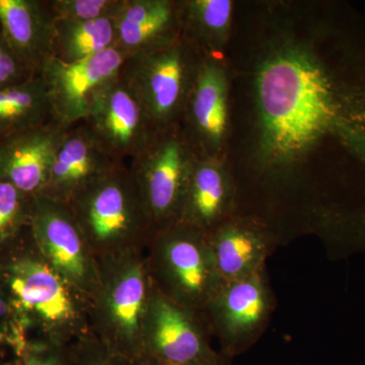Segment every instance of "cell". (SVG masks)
I'll return each instance as SVG.
<instances>
[{
	"label": "cell",
	"instance_id": "1",
	"mask_svg": "<svg viewBox=\"0 0 365 365\" xmlns=\"http://www.w3.org/2000/svg\"><path fill=\"white\" fill-rule=\"evenodd\" d=\"M261 146L268 163L299 162L339 129L342 103L325 67L309 49L285 45L256 76Z\"/></svg>",
	"mask_w": 365,
	"mask_h": 365
},
{
	"label": "cell",
	"instance_id": "2",
	"mask_svg": "<svg viewBox=\"0 0 365 365\" xmlns=\"http://www.w3.org/2000/svg\"><path fill=\"white\" fill-rule=\"evenodd\" d=\"M0 285L28 341L67 346L91 333V299L52 267L30 227L0 247Z\"/></svg>",
	"mask_w": 365,
	"mask_h": 365
},
{
	"label": "cell",
	"instance_id": "3",
	"mask_svg": "<svg viewBox=\"0 0 365 365\" xmlns=\"http://www.w3.org/2000/svg\"><path fill=\"white\" fill-rule=\"evenodd\" d=\"M97 259L146 251L155 235L126 163L88 185L68 203Z\"/></svg>",
	"mask_w": 365,
	"mask_h": 365
},
{
	"label": "cell",
	"instance_id": "4",
	"mask_svg": "<svg viewBox=\"0 0 365 365\" xmlns=\"http://www.w3.org/2000/svg\"><path fill=\"white\" fill-rule=\"evenodd\" d=\"M98 284L91 299V333L133 360L143 353V330L155 292L145 251L98 259Z\"/></svg>",
	"mask_w": 365,
	"mask_h": 365
},
{
	"label": "cell",
	"instance_id": "5",
	"mask_svg": "<svg viewBox=\"0 0 365 365\" xmlns=\"http://www.w3.org/2000/svg\"><path fill=\"white\" fill-rule=\"evenodd\" d=\"M145 256L155 289L203 318L223 283L207 234L186 223H175L153 235Z\"/></svg>",
	"mask_w": 365,
	"mask_h": 365
},
{
	"label": "cell",
	"instance_id": "6",
	"mask_svg": "<svg viewBox=\"0 0 365 365\" xmlns=\"http://www.w3.org/2000/svg\"><path fill=\"white\" fill-rule=\"evenodd\" d=\"M202 58L181 36L125 59L120 74L158 130L179 125Z\"/></svg>",
	"mask_w": 365,
	"mask_h": 365
},
{
	"label": "cell",
	"instance_id": "7",
	"mask_svg": "<svg viewBox=\"0 0 365 365\" xmlns=\"http://www.w3.org/2000/svg\"><path fill=\"white\" fill-rule=\"evenodd\" d=\"M195 157L178 125L158 130L129 163L155 235L179 222Z\"/></svg>",
	"mask_w": 365,
	"mask_h": 365
},
{
	"label": "cell",
	"instance_id": "8",
	"mask_svg": "<svg viewBox=\"0 0 365 365\" xmlns=\"http://www.w3.org/2000/svg\"><path fill=\"white\" fill-rule=\"evenodd\" d=\"M276 302L267 270L223 282L204 312L211 336L228 357L248 351L265 332Z\"/></svg>",
	"mask_w": 365,
	"mask_h": 365
},
{
	"label": "cell",
	"instance_id": "9",
	"mask_svg": "<svg viewBox=\"0 0 365 365\" xmlns=\"http://www.w3.org/2000/svg\"><path fill=\"white\" fill-rule=\"evenodd\" d=\"M31 234L46 260L91 299L98 284V262L68 204L33 197Z\"/></svg>",
	"mask_w": 365,
	"mask_h": 365
},
{
	"label": "cell",
	"instance_id": "10",
	"mask_svg": "<svg viewBox=\"0 0 365 365\" xmlns=\"http://www.w3.org/2000/svg\"><path fill=\"white\" fill-rule=\"evenodd\" d=\"M83 122L109 157L126 165L158 131L120 73L98 91Z\"/></svg>",
	"mask_w": 365,
	"mask_h": 365
},
{
	"label": "cell",
	"instance_id": "11",
	"mask_svg": "<svg viewBox=\"0 0 365 365\" xmlns=\"http://www.w3.org/2000/svg\"><path fill=\"white\" fill-rule=\"evenodd\" d=\"M126 55L117 48L83 61L46 59L39 74L51 106L55 121L64 127L83 121L93 98L101 88L116 78Z\"/></svg>",
	"mask_w": 365,
	"mask_h": 365
},
{
	"label": "cell",
	"instance_id": "12",
	"mask_svg": "<svg viewBox=\"0 0 365 365\" xmlns=\"http://www.w3.org/2000/svg\"><path fill=\"white\" fill-rule=\"evenodd\" d=\"M210 336L203 318L178 306L155 289L144 319V354L168 365H189L215 352Z\"/></svg>",
	"mask_w": 365,
	"mask_h": 365
},
{
	"label": "cell",
	"instance_id": "13",
	"mask_svg": "<svg viewBox=\"0 0 365 365\" xmlns=\"http://www.w3.org/2000/svg\"><path fill=\"white\" fill-rule=\"evenodd\" d=\"M227 125V76L220 64L203 57L180 121L196 157L212 158Z\"/></svg>",
	"mask_w": 365,
	"mask_h": 365
},
{
	"label": "cell",
	"instance_id": "14",
	"mask_svg": "<svg viewBox=\"0 0 365 365\" xmlns=\"http://www.w3.org/2000/svg\"><path fill=\"white\" fill-rule=\"evenodd\" d=\"M67 128L53 121L0 139V181L11 182L29 197L44 193Z\"/></svg>",
	"mask_w": 365,
	"mask_h": 365
},
{
	"label": "cell",
	"instance_id": "15",
	"mask_svg": "<svg viewBox=\"0 0 365 365\" xmlns=\"http://www.w3.org/2000/svg\"><path fill=\"white\" fill-rule=\"evenodd\" d=\"M91 135L83 121L66 129L54 160L44 195L68 204L88 185L117 165Z\"/></svg>",
	"mask_w": 365,
	"mask_h": 365
},
{
	"label": "cell",
	"instance_id": "16",
	"mask_svg": "<svg viewBox=\"0 0 365 365\" xmlns=\"http://www.w3.org/2000/svg\"><path fill=\"white\" fill-rule=\"evenodd\" d=\"M208 241L223 282L241 279L266 268L276 240L253 220L228 218L209 232Z\"/></svg>",
	"mask_w": 365,
	"mask_h": 365
},
{
	"label": "cell",
	"instance_id": "17",
	"mask_svg": "<svg viewBox=\"0 0 365 365\" xmlns=\"http://www.w3.org/2000/svg\"><path fill=\"white\" fill-rule=\"evenodd\" d=\"M2 37L34 76L52 54L54 20L48 0H0Z\"/></svg>",
	"mask_w": 365,
	"mask_h": 365
},
{
	"label": "cell",
	"instance_id": "18",
	"mask_svg": "<svg viewBox=\"0 0 365 365\" xmlns=\"http://www.w3.org/2000/svg\"><path fill=\"white\" fill-rule=\"evenodd\" d=\"M234 191L227 172L215 158L195 157L179 222L209 234L232 217Z\"/></svg>",
	"mask_w": 365,
	"mask_h": 365
},
{
	"label": "cell",
	"instance_id": "19",
	"mask_svg": "<svg viewBox=\"0 0 365 365\" xmlns=\"http://www.w3.org/2000/svg\"><path fill=\"white\" fill-rule=\"evenodd\" d=\"M55 121L39 76L0 90V139Z\"/></svg>",
	"mask_w": 365,
	"mask_h": 365
},
{
	"label": "cell",
	"instance_id": "20",
	"mask_svg": "<svg viewBox=\"0 0 365 365\" xmlns=\"http://www.w3.org/2000/svg\"><path fill=\"white\" fill-rule=\"evenodd\" d=\"M116 46L114 19L54 21L51 56L60 61H83Z\"/></svg>",
	"mask_w": 365,
	"mask_h": 365
},
{
	"label": "cell",
	"instance_id": "21",
	"mask_svg": "<svg viewBox=\"0 0 365 365\" xmlns=\"http://www.w3.org/2000/svg\"><path fill=\"white\" fill-rule=\"evenodd\" d=\"M33 197L11 182L0 181V247L20 237L30 227Z\"/></svg>",
	"mask_w": 365,
	"mask_h": 365
},
{
	"label": "cell",
	"instance_id": "22",
	"mask_svg": "<svg viewBox=\"0 0 365 365\" xmlns=\"http://www.w3.org/2000/svg\"><path fill=\"white\" fill-rule=\"evenodd\" d=\"M122 0H48L54 21H91L115 19Z\"/></svg>",
	"mask_w": 365,
	"mask_h": 365
},
{
	"label": "cell",
	"instance_id": "23",
	"mask_svg": "<svg viewBox=\"0 0 365 365\" xmlns=\"http://www.w3.org/2000/svg\"><path fill=\"white\" fill-rule=\"evenodd\" d=\"M67 349L72 365H133L131 359L108 347L93 333L73 341Z\"/></svg>",
	"mask_w": 365,
	"mask_h": 365
},
{
	"label": "cell",
	"instance_id": "24",
	"mask_svg": "<svg viewBox=\"0 0 365 365\" xmlns=\"http://www.w3.org/2000/svg\"><path fill=\"white\" fill-rule=\"evenodd\" d=\"M68 346V345H67ZM67 346L30 340L14 357V365H72Z\"/></svg>",
	"mask_w": 365,
	"mask_h": 365
},
{
	"label": "cell",
	"instance_id": "25",
	"mask_svg": "<svg viewBox=\"0 0 365 365\" xmlns=\"http://www.w3.org/2000/svg\"><path fill=\"white\" fill-rule=\"evenodd\" d=\"M28 343L19 325L11 304L0 285V347H6L18 356Z\"/></svg>",
	"mask_w": 365,
	"mask_h": 365
},
{
	"label": "cell",
	"instance_id": "26",
	"mask_svg": "<svg viewBox=\"0 0 365 365\" xmlns=\"http://www.w3.org/2000/svg\"><path fill=\"white\" fill-rule=\"evenodd\" d=\"M23 62L11 51L4 37H0V90L20 85L34 78Z\"/></svg>",
	"mask_w": 365,
	"mask_h": 365
},
{
	"label": "cell",
	"instance_id": "27",
	"mask_svg": "<svg viewBox=\"0 0 365 365\" xmlns=\"http://www.w3.org/2000/svg\"><path fill=\"white\" fill-rule=\"evenodd\" d=\"M189 365H232V359L222 352L215 351L207 359L199 360Z\"/></svg>",
	"mask_w": 365,
	"mask_h": 365
},
{
	"label": "cell",
	"instance_id": "28",
	"mask_svg": "<svg viewBox=\"0 0 365 365\" xmlns=\"http://www.w3.org/2000/svg\"><path fill=\"white\" fill-rule=\"evenodd\" d=\"M133 365H168L163 364L160 360L153 359L150 355L143 354L139 355L135 359L132 360Z\"/></svg>",
	"mask_w": 365,
	"mask_h": 365
},
{
	"label": "cell",
	"instance_id": "29",
	"mask_svg": "<svg viewBox=\"0 0 365 365\" xmlns=\"http://www.w3.org/2000/svg\"><path fill=\"white\" fill-rule=\"evenodd\" d=\"M0 365H14L13 364H9V362H4L0 360Z\"/></svg>",
	"mask_w": 365,
	"mask_h": 365
},
{
	"label": "cell",
	"instance_id": "30",
	"mask_svg": "<svg viewBox=\"0 0 365 365\" xmlns=\"http://www.w3.org/2000/svg\"><path fill=\"white\" fill-rule=\"evenodd\" d=\"M2 36V32H1V26H0V37H1Z\"/></svg>",
	"mask_w": 365,
	"mask_h": 365
}]
</instances>
